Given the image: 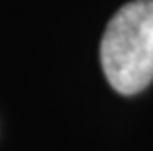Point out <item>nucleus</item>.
<instances>
[{"label": "nucleus", "mask_w": 153, "mask_h": 151, "mask_svg": "<svg viewBox=\"0 0 153 151\" xmlns=\"http://www.w3.org/2000/svg\"><path fill=\"white\" fill-rule=\"evenodd\" d=\"M100 63L120 94H137L153 80V0H131L112 16L100 43Z\"/></svg>", "instance_id": "nucleus-1"}]
</instances>
